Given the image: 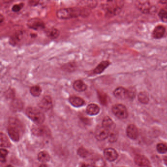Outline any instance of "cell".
Segmentation results:
<instances>
[{"instance_id": "obj_27", "label": "cell", "mask_w": 167, "mask_h": 167, "mask_svg": "<svg viewBox=\"0 0 167 167\" xmlns=\"http://www.w3.org/2000/svg\"><path fill=\"white\" fill-rule=\"evenodd\" d=\"M38 159L40 162H47L50 159V156L48 153L46 151H42L39 153L38 155Z\"/></svg>"}, {"instance_id": "obj_22", "label": "cell", "mask_w": 167, "mask_h": 167, "mask_svg": "<svg viewBox=\"0 0 167 167\" xmlns=\"http://www.w3.org/2000/svg\"><path fill=\"white\" fill-rule=\"evenodd\" d=\"M61 68L63 71L68 72V73H72L77 70V65L76 62H70L63 64Z\"/></svg>"}, {"instance_id": "obj_23", "label": "cell", "mask_w": 167, "mask_h": 167, "mask_svg": "<svg viewBox=\"0 0 167 167\" xmlns=\"http://www.w3.org/2000/svg\"><path fill=\"white\" fill-rule=\"evenodd\" d=\"M102 126L110 131L113 130L115 128V124L113 121L112 120V119L109 117L107 116L104 118L102 123Z\"/></svg>"}, {"instance_id": "obj_30", "label": "cell", "mask_w": 167, "mask_h": 167, "mask_svg": "<svg viewBox=\"0 0 167 167\" xmlns=\"http://www.w3.org/2000/svg\"><path fill=\"white\" fill-rule=\"evenodd\" d=\"M24 6V3H21L19 4H15L12 7L11 10L14 12H18L22 9Z\"/></svg>"}, {"instance_id": "obj_6", "label": "cell", "mask_w": 167, "mask_h": 167, "mask_svg": "<svg viewBox=\"0 0 167 167\" xmlns=\"http://www.w3.org/2000/svg\"><path fill=\"white\" fill-rule=\"evenodd\" d=\"M27 26L33 30H43L45 28V24L42 19L39 18H32L27 21Z\"/></svg>"}, {"instance_id": "obj_18", "label": "cell", "mask_w": 167, "mask_h": 167, "mask_svg": "<svg viewBox=\"0 0 167 167\" xmlns=\"http://www.w3.org/2000/svg\"><path fill=\"white\" fill-rule=\"evenodd\" d=\"M127 135L131 139H136L138 136V131L135 125L130 124L127 129Z\"/></svg>"}, {"instance_id": "obj_17", "label": "cell", "mask_w": 167, "mask_h": 167, "mask_svg": "<svg viewBox=\"0 0 167 167\" xmlns=\"http://www.w3.org/2000/svg\"><path fill=\"white\" fill-rule=\"evenodd\" d=\"M73 87L76 91L81 92L85 91L87 89V85L81 80H77L74 82Z\"/></svg>"}, {"instance_id": "obj_2", "label": "cell", "mask_w": 167, "mask_h": 167, "mask_svg": "<svg viewBox=\"0 0 167 167\" xmlns=\"http://www.w3.org/2000/svg\"><path fill=\"white\" fill-rule=\"evenodd\" d=\"M8 128V134L12 140L15 142L19 140L21 133L23 131L22 124L20 121L15 118H11Z\"/></svg>"}, {"instance_id": "obj_5", "label": "cell", "mask_w": 167, "mask_h": 167, "mask_svg": "<svg viewBox=\"0 0 167 167\" xmlns=\"http://www.w3.org/2000/svg\"><path fill=\"white\" fill-rule=\"evenodd\" d=\"M114 114L119 119H124L128 116V112L127 108L122 104L114 105L112 109Z\"/></svg>"}, {"instance_id": "obj_32", "label": "cell", "mask_w": 167, "mask_h": 167, "mask_svg": "<svg viewBox=\"0 0 167 167\" xmlns=\"http://www.w3.org/2000/svg\"><path fill=\"white\" fill-rule=\"evenodd\" d=\"M8 154V150L5 149H2L1 150V156H0V160L2 162L5 161V158Z\"/></svg>"}, {"instance_id": "obj_33", "label": "cell", "mask_w": 167, "mask_h": 167, "mask_svg": "<svg viewBox=\"0 0 167 167\" xmlns=\"http://www.w3.org/2000/svg\"><path fill=\"white\" fill-rule=\"evenodd\" d=\"M78 154L82 157H85L87 156L88 152L84 148H80L78 150Z\"/></svg>"}, {"instance_id": "obj_26", "label": "cell", "mask_w": 167, "mask_h": 167, "mask_svg": "<svg viewBox=\"0 0 167 167\" xmlns=\"http://www.w3.org/2000/svg\"><path fill=\"white\" fill-rule=\"evenodd\" d=\"M138 99L141 103L147 104L150 100L149 94L146 92H141L138 95Z\"/></svg>"}, {"instance_id": "obj_29", "label": "cell", "mask_w": 167, "mask_h": 167, "mask_svg": "<svg viewBox=\"0 0 167 167\" xmlns=\"http://www.w3.org/2000/svg\"><path fill=\"white\" fill-rule=\"evenodd\" d=\"M136 90L134 87H130L128 89V97L130 99H133L136 96Z\"/></svg>"}, {"instance_id": "obj_36", "label": "cell", "mask_w": 167, "mask_h": 167, "mask_svg": "<svg viewBox=\"0 0 167 167\" xmlns=\"http://www.w3.org/2000/svg\"><path fill=\"white\" fill-rule=\"evenodd\" d=\"M40 3L39 1H29V5L32 7H35L38 5Z\"/></svg>"}, {"instance_id": "obj_25", "label": "cell", "mask_w": 167, "mask_h": 167, "mask_svg": "<svg viewBox=\"0 0 167 167\" xmlns=\"http://www.w3.org/2000/svg\"><path fill=\"white\" fill-rule=\"evenodd\" d=\"M42 88L40 86L38 85L31 86L30 89V94L34 97H39L42 93Z\"/></svg>"}, {"instance_id": "obj_41", "label": "cell", "mask_w": 167, "mask_h": 167, "mask_svg": "<svg viewBox=\"0 0 167 167\" xmlns=\"http://www.w3.org/2000/svg\"><path fill=\"white\" fill-rule=\"evenodd\" d=\"M6 167H13V166H11V165H8V166H6Z\"/></svg>"}, {"instance_id": "obj_40", "label": "cell", "mask_w": 167, "mask_h": 167, "mask_svg": "<svg viewBox=\"0 0 167 167\" xmlns=\"http://www.w3.org/2000/svg\"><path fill=\"white\" fill-rule=\"evenodd\" d=\"M39 167H47V166L46 165L42 164L40 166H39Z\"/></svg>"}, {"instance_id": "obj_42", "label": "cell", "mask_w": 167, "mask_h": 167, "mask_svg": "<svg viewBox=\"0 0 167 167\" xmlns=\"http://www.w3.org/2000/svg\"><path fill=\"white\" fill-rule=\"evenodd\" d=\"M166 8H167V3H166Z\"/></svg>"}, {"instance_id": "obj_12", "label": "cell", "mask_w": 167, "mask_h": 167, "mask_svg": "<svg viewBox=\"0 0 167 167\" xmlns=\"http://www.w3.org/2000/svg\"><path fill=\"white\" fill-rule=\"evenodd\" d=\"M105 158L109 161H114L116 159L118 154L116 150L112 148H107L104 150Z\"/></svg>"}, {"instance_id": "obj_35", "label": "cell", "mask_w": 167, "mask_h": 167, "mask_svg": "<svg viewBox=\"0 0 167 167\" xmlns=\"http://www.w3.org/2000/svg\"><path fill=\"white\" fill-rule=\"evenodd\" d=\"M105 164V162L102 159H98L94 163V167H102Z\"/></svg>"}, {"instance_id": "obj_4", "label": "cell", "mask_w": 167, "mask_h": 167, "mask_svg": "<svg viewBox=\"0 0 167 167\" xmlns=\"http://www.w3.org/2000/svg\"><path fill=\"white\" fill-rule=\"evenodd\" d=\"M107 11L108 13L110 14L116 15L120 12L121 10L124 6V2L120 1H108Z\"/></svg>"}, {"instance_id": "obj_20", "label": "cell", "mask_w": 167, "mask_h": 167, "mask_svg": "<svg viewBox=\"0 0 167 167\" xmlns=\"http://www.w3.org/2000/svg\"><path fill=\"white\" fill-rule=\"evenodd\" d=\"M45 33L46 36L51 39H56L60 35V31L55 27H51L46 29L45 30Z\"/></svg>"}, {"instance_id": "obj_1", "label": "cell", "mask_w": 167, "mask_h": 167, "mask_svg": "<svg viewBox=\"0 0 167 167\" xmlns=\"http://www.w3.org/2000/svg\"><path fill=\"white\" fill-rule=\"evenodd\" d=\"M90 14V10L86 8H61L57 11L56 15L60 19H69L79 16H87Z\"/></svg>"}, {"instance_id": "obj_14", "label": "cell", "mask_w": 167, "mask_h": 167, "mask_svg": "<svg viewBox=\"0 0 167 167\" xmlns=\"http://www.w3.org/2000/svg\"><path fill=\"white\" fill-rule=\"evenodd\" d=\"M135 162L140 167H149L150 164L148 158L142 155H138L135 157Z\"/></svg>"}, {"instance_id": "obj_38", "label": "cell", "mask_w": 167, "mask_h": 167, "mask_svg": "<svg viewBox=\"0 0 167 167\" xmlns=\"http://www.w3.org/2000/svg\"><path fill=\"white\" fill-rule=\"evenodd\" d=\"M94 167L93 166H90L89 165H86V164H83L82 165V167Z\"/></svg>"}, {"instance_id": "obj_34", "label": "cell", "mask_w": 167, "mask_h": 167, "mask_svg": "<svg viewBox=\"0 0 167 167\" xmlns=\"http://www.w3.org/2000/svg\"><path fill=\"white\" fill-rule=\"evenodd\" d=\"M108 138L110 142H114L116 141L117 139V135L116 133H114V132H109V134Z\"/></svg>"}, {"instance_id": "obj_21", "label": "cell", "mask_w": 167, "mask_h": 167, "mask_svg": "<svg viewBox=\"0 0 167 167\" xmlns=\"http://www.w3.org/2000/svg\"><path fill=\"white\" fill-rule=\"evenodd\" d=\"M100 108L95 103H90L86 108V113L90 116H95L99 113Z\"/></svg>"}, {"instance_id": "obj_37", "label": "cell", "mask_w": 167, "mask_h": 167, "mask_svg": "<svg viewBox=\"0 0 167 167\" xmlns=\"http://www.w3.org/2000/svg\"><path fill=\"white\" fill-rule=\"evenodd\" d=\"M4 21V17L2 14H0V23L2 24Z\"/></svg>"}, {"instance_id": "obj_24", "label": "cell", "mask_w": 167, "mask_h": 167, "mask_svg": "<svg viewBox=\"0 0 167 167\" xmlns=\"http://www.w3.org/2000/svg\"><path fill=\"white\" fill-rule=\"evenodd\" d=\"M1 147L5 148H9L11 146V142L6 135L1 132L0 134Z\"/></svg>"}, {"instance_id": "obj_9", "label": "cell", "mask_w": 167, "mask_h": 167, "mask_svg": "<svg viewBox=\"0 0 167 167\" xmlns=\"http://www.w3.org/2000/svg\"><path fill=\"white\" fill-rule=\"evenodd\" d=\"M31 132L35 136H43L48 135L50 133V131L47 127L36 124L32 127Z\"/></svg>"}, {"instance_id": "obj_31", "label": "cell", "mask_w": 167, "mask_h": 167, "mask_svg": "<svg viewBox=\"0 0 167 167\" xmlns=\"http://www.w3.org/2000/svg\"><path fill=\"white\" fill-rule=\"evenodd\" d=\"M159 16L164 22H167V11L165 9H161L159 13Z\"/></svg>"}, {"instance_id": "obj_39", "label": "cell", "mask_w": 167, "mask_h": 167, "mask_svg": "<svg viewBox=\"0 0 167 167\" xmlns=\"http://www.w3.org/2000/svg\"><path fill=\"white\" fill-rule=\"evenodd\" d=\"M164 160L165 163L166 164V165H167V156L165 157L164 159Z\"/></svg>"}, {"instance_id": "obj_10", "label": "cell", "mask_w": 167, "mask_h": 167, "mask_svg": "<svg viewBox=\"0 0 167 167\" xmlns=\"http://www.w3.org/2000/svg\"><path fill=\"white\" fill-rule=\"evenodd\" d=\"M24 33L22 30L15 31L9 38V43L11 45L16 46L22 40Z\"/></svg>"}, {"instance_id": "obj_7", "label": "cell", "mask_w": 167, "mask_h": 167, "mask_svg": "<svg viewBox=\"0 0 167 167\" xmlns=\"http://www.w3.org/2000/svg\"><path fill=\"white\" fill-rule=\"evenodd\" d=\"M38 106L43 111H47L51 109L52 106V98L49 95H45L38 103Z\"/></svg>"}, {"instance_id": "obj_16", "label": "cell", "mask_w": 167, "mask_h": 167, "mask_svg": "<svg viewBox=\"0 0 167 167\" xmlns=\"http://www.w3.org/2000/svg\"><path fill=\"white\" fill-rule=\"evenodd\" d=\"M166 31L165 27L162 25H158L153 30V36L155 39H160L164 35Z\"/></svg>"}, {"instance_id": "obj_28", "label": "cell", "mask_w": 167, "mask_h": 167, "mask_svg": "<svg viewBox=\"0 0 167 167\" xmlns=\"http://www.w3.org/2000/svg\"><path fill=\"white\" fill-rule=\"evenodd\" d=\"M157 150L160 153H165L167 152V146L163 143H160L157 145Z\"/></svg>"}, {"instance_id": "obj_3", "label": "cell", "mask_w": 167, "mask_h": 167, "mask_svg": "<svg viewBox=\"0 0 167 167\" xmlns=\"http://www.w3.org/2000/svg\"><path fill=\"white\" fill-rule=\"evenodd\" d=\"M26 113L27 117L37 124H42L45 120L44 114L40 110L35 107H27Z\"/></svg>"}, {"instance_id": "obj_11", "label": "cell", "mask_w": 167, "mask_h": 167, "mask_svg": "<svg viewBox=\"0 0 167 167\" xmlns=\"http://www.w3.org/2000/svg\"><path fill=\"white\" fill-rule=\"evenodd\" d=\"M109 131L102 126L97 128L95 131V137L97 140L99 141L105 140L108 138L109 134Z\"/></svg>"}, {"instance_id": "obj_13", "label": "cell", "mask_w": 167, "mask_h": 167, "mask_svg": "<svg viewBox=\"0 0 167 167\" xmlns=\"http://www.w3.org/2000/svg\"><path fill=\"white\" fill-rule=\"evenodd\" d=\"M69 102L71 105L76 107H81L85 105V101L83 99L76 96H71L69 98Z\"/></svg>"}, {"instance_id": "obj_19", "label": "cell", "mask_w": 167, "mask_h": 167, "mask_svg": "<svg viewBox=\"0 0 167 167\" xmlns=\"http://www.w3.org/2000/svg\"><path fill=\"white\" fill-rule=\"evenodd\" d=\"M110 65V62L107 60L102 61L98 64L97 67L93 70L95 74H101L106 68Z\"/></svg>"}, {"instance_id": "obj_8", "label": "cell", "mask_w": 167, "mask_h": 167, "mask_svg": "<svg viewBox=\"0 0 167 167\" xmlns=\"http://www.w3.org/2000/svg\"><path fill=\"white\" fill-rule=\"evenodd\" d=\"M136 5L139 10L145 14H151L152 7L150 2L148 1H138L136 2Z\"/></svg>"}, {"instance_id": "obj_15", "label": "cell", "mask_w": 167, "mask_h": 167, "mask_svg": "<svg viewBox=\"0 0 167 167\" xmlns=\"http://www.w3.org/2000/svg\"><path fill=\"white\" fill-rule=\"evenodd\" d=\"M113 95L119 99H124L128 97V89L123 87H118L114 90Z\"/></svg>"}]
</instances>
